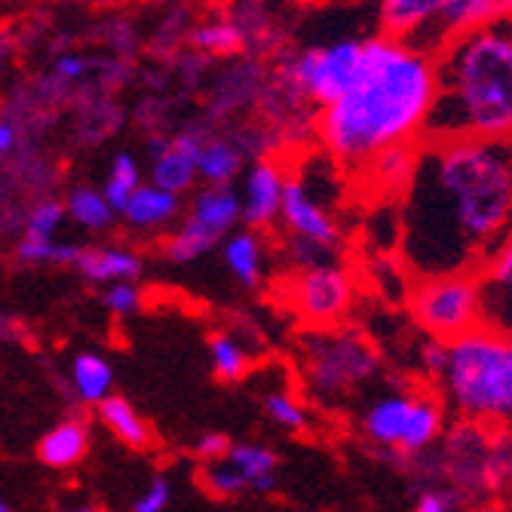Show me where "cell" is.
I'll return each instance as SVG.
<instances>
[{"label":"cell","mask_w":512,"mask_h":512,"mask_svg":"<svg viewBox=\"0 0 512 512\" xmlns=\"http://www.w3.org/2000/svg\"><path fill=\"white\" fill-rule=\"evenodd\" d=\"M512 237V142L421 145L399 203V255L414 279L479 276Z\"/></svg>","instance_id":"cell-1"},{"label":"cell","mask_w":512,"mask_h":512,"mask_svg":"<svg viewBox=\"0 0 512 512\" xmlns=\"http://www.w3.org/2000/svg\"><path fill=\"white\" fill-rule=\"evenodd\" d=\"M436 99V62L393 37H368L356 86L316 117L322 148L365 166L399 145H421Z\"/></svg>","instance_id":"cell-2"},{"label":"cell","mask_w":512,"mask_h":512,"mask_svg":"<svg viewBox=\"0 0 512 512\" xmlns=\"http://www.w3.org/2000/svg\"><path fill=\"white\" fill-rule=\"evenodd\" d=\"M436 62V99L421 145L512 142V19L448 43Z\"/></svg>","instance_id":"cell-3"},{"label":"cell","mask_w":512,"mask_h":512,"mask_svg":"<svg viewBox=\"0 0 512 512\" xmlns=\"http://www.w3.org/2000/svg\"><path fill=\"white\" fill-rule=\"evenodd\" d=\"M448 402L470 424H500L512 417V341L479 329L451 341L448 368L439 378Z\"/></svg>","instance_id":"cell-4"},{"label":"cell","mask_w":512,"mask_h":512,"mask_svg":"<svg viewBox=\"0 0 512 512\" xmlns=\"http://www.w3.org/2000/svg\"><path fill=\"white\" fill-rule=\"evenodd\" d=\"M301 378L310 396L338 402L378 375L381 359L362 335L350 329L307 332L301 338Z\"/></svg>","instance_id":"cell-5"},{"label":"cell","mask_w":512,"mask_h":512,"mask_svg":"<svg viewBox=\"0 0 512 512\" xmlns=\"http://www.w3.org/2000/svg\"><path fill=\"white\" fill-rule=\"evenodd\" d=\"M411 316L421 329L436 341H457L476 332L482 325L479 316V286L476 276H436L414 279L411 289Z\"/></svg>","instance_id":"cell-6"},{"label":"cell","mask_w":512,"mask_h":512,"mask_svg":"<svg viewBox=\"0 0 512 512\" xmlns=\"http://www.w3.org/2000/svg\"><path fill=\"white\" fill-rule=\"evenodd\" d=\"M365 59V40H338L329 46H313L286 65V80L292 92L313 99L319 108L341 102L356 86Z\"/></svg>","instance_id":"cell-7"},{"label":"cell","mask_w":512,"mask_h":512,"mask_svg":"<svg viewBox=\"0 0 512 512\" xmlns=\"http://www.w3.org/2000/svg\"><path fill=\"white\" fill-rule=\"evenodd\" d=\"M292 310L313 325V332L344 329V319L353 304V276L341 264H325L289 279Z\"/></svg>","instance_id":"cell-8"},{"label":"cell","mask_w":512,"mask_h":512,"mask_svg":"<svg viewBox=\"0 0 512 512\" xmlns=\"http://www.w3.org/2000/svg\"><path fill=\"white\" fill-rule=\"evenodd\" d=\"M482 329L512 341V237L476 276Z\"/></svg>","instance_id":"cell-9"},{"label":"cell","mask_w":512,"mask_h":512,"mask_svg":"<svg viewBox=\"0 0 512 512\" xmlns=\"http://www.w3.org/2000/svg\"><path fill=\"white\" fill-rule=\"evenodd\" d=\"M209 135L200 126H191L178 135H172V148L151 163V184L160 191H169L181 197L184 191H191L200 178V151L206 148Z\"/></svg>","instance_id":"cell-10"},{"label":"cell","mask_w":512,"mask_h":512,"mask_svg":"<svg viewBox=\"0 0 512 512\" xmlns=\"http://www.w3.org/2000/svg\"><path fill=\"white\" fill-rule=\"evenodd\" d=\"M286 175L276 163L258 160L243 181V224L249 230L267 227L276 218H283V197H286Z\"/></svg>","instance_id":"cell-11"},{"label":"cell","mask_w":512,"mask_h":512,"mask_svg":"<svg viewBox=\"0 0 512 512\" xmlns=\"http://www.w3.org/2000/svg\"><path fill=\"white\" fill-rule=\"evenodd\" d=\"M283 221L292 237H304V240H313L325 249H332L341 243V230L338 224L329 218V212H325L304 188V181L298 178H289L286 181V197H283Z\"/></svg>","instance_id":"cell-12"},{"label":"cell","mask_w":512,"mask_h":512,"mask_svg":"<svg viewBox=\"0 0 512 512\" xmlns=\"http://www.w3.org/2000/svg\"><path fill=\"white\" fill-rule=\"evenodd\" d=\"M414 408H417V396H408V393H387L378 402H371L362 417L365 439H371L381 448L399 451V445L411 427Z\"/></svg>","instance_id":"cell-13"},{"label":"cell","mask_w":512,"mask_h":512,"mask_svg":"<svg viewBox=\"0 0 512 512\" xmlns=\"http://www.w3.org/2000/svg\"><path fill=\"white\" fill-rule=\"evenodd\" d=\"M74 270L83 279H89V283L117 286V283H135L145 273V261L126 246H83Z\"/></svg>","instance_id":"cell-14"},{"label":"cell","mask_w":512,"mask_h":512,"mask_svg":"<svg viewBox=\"0 0 512 512\" xmlns=\"http://www.w3.org/2000/svg\"><path fill=\"white\" fill-rule=\"evenodd\" d=\"M188 218H194L218 240H227L230 234H237V224L243 221V197L234 188H203L194 194Z\"/></svg>","instance_id":"cell-15"},{"label":"cell","mask_w":512,"mask_h":512,"mask_svg":"<svg viewBox=\"0 0 512 512\" xmlns=\"http://www.w3.org/2000/svg\"><path fill=\"white\" fill-rule=\"evenodd\" d=\"M89 451V427L80 417H68V421L56 424L37 442V460L50 470H71L86 457Z\"/></svg>","instance_id":"cell-16"},{"label":"cell","mask_w":512,"mask_h":512,"mask_svg":"<svg viewBox=\"0 0 512 512\" xmlns=\"http://www.w3.org/2000/svg\"><path fill=\"white\" fill-rule=\"evenodd\" d=\"M71 390L86 405H102L114 396V368L99 353H77L71 362Z\"/></svg>","instance_id":"cell-17"},{"label":"cell","mask_w":512,"mask_h":512,"mask_svg":"<svg viewBox=\"0 0 512 512\" xmlns=\"http://www.w3.org/2000/svg\"><path fill=\"white\" fill-rule=\"evenodd\" d=\"M178 212H181V197L160 191L148 181L142 191H135V197L123 209V218L132 230H157V227L175 221Z\"/></svg>","instance_id":"cell-18"},{"label":"cell","mask_w":512,"mask_h":512,"mask_svg":"<svg viewBox=\"0 0 512 512\" xmlns=\"http://www.w3.org/2000/svg\"><path fill=\"white\" fill-rule=\"evenodd\" d=\"M442 0H387L381 4V31L384 37L408 43L417 31H424V25L439 13Z\"/></svg>","instance_id":"cell-19"},{"label":"cell","mask_w":512,"mask_h":512,"mask_svg":"<svg viewBox=\"0 0 512 512\" xmlns=\"http://www.w3.org/2000/svg\"><path fill=\"white\" fill-rule=\"evenodd\" d=\"M96 414H99V421H102L123 445H129V448H135V451L151 448L154 433H151V427L145 424V417L132 408L129 399H123V396L114 393L111 399H105V402L96 408Z\"/></svg>","instance_id":"cell-20"},{"label":"cell","mask_w":512,"mask_h":512,"mask_svg":"<svg viewBox=\"0 0 512 512\" xmlns=\"http://www.w3.org/2000/svg\"><path fill=\"white\" fill-rule=\"evenodd\" d=\"M417 151L421 145H399V148H390L384 154H378L371 163L362 166L365 178L375 184L378 191H405L408 181L414 175V166H417Z\"/></svg>","instance_id":"cell-21"},{"label":"cell","mask_w":512,"mask_h":512,"mask_svg":"<svg viewBox=\"0 0 512 512\" xmlns=\"http://www.w3.org/2000/svg\"><path fill=\"white\" fill-rule=\"evenodd\" d=\"M224 264L234 273L246 289H258L261 273H264V252H261V240L255 230L243 227L237 234H230L224 240Z\"/></svg>","instance_id":"cell-22"},{"label":"cell","mask_w":512,"mask_h":512,"mask_svg":"<svg viewBox=\"0 0 512 512\" xmlns=\"http://www.w3.org/2000/svg\"><path fill=\"white\" fill-rule=\"evenodd\" d=\"M197 166L206 188H230V181L243 169V151L234 142H224V138H209Z\"/></svg>","instance_id":"cell-23"},{"label":"cell","mask_w":512,"mask_h":512,"mask_svg":"<svg viewBox=\"0 0 512 512\" xmlns=\"http://www.w3.org/2000/svg\"><path fill=\"white\" fill-rule=\"evenodd\" d=\"M65 209L74 224L92 230V234H105L117 221V209L108 203V197L92 188H71L65 197Z\"/></svg>","instance_id":"cell-24"},{"label":"cell","mask_w":512,"mask_h":512,"mask_svg":"<svg viewBox=\"0 0 512 512\" xmlns=\"http://www.w3.org/2000/svg\"><path fill=\"white\" fill-rule=\"evenodd\" d=\"M188 43L203 56H234L246 50V34L234 19H212L191 28Z\"/></svg>","instance_id":"cell-25"},{"label":"cell","mask_w":512,"mask_h":512,"mask_svg":"<svg viewBox=\"0 0 512 512\" xmlns=\"http://www.w3.org/2000/svg\"><path fill=\"white\" fill-rule=\"evenodd\" d=\"M442 436V405L433 396H417V408L411 417V427L399 445V457H414L427 451Z\"/></svg>","instance_id":"cell-26"},{"label":"cell","mask_w":512,"mask_h":512,"mask_svg":"<svg viewBox=\"0 0 512 512\" xmlns=\"http://www.w3.org/2000/svg\"><path fill=\"white\" fill-rule=\"evenodd\" d=\"M221 240L215 234H209L206 227H200L194 218L184 215V221L172 230L163 243V255L172 261V264H191L203 255H209Z\"/></svg>","instance_id":"cell-27"},{"label":"cell","mask_w":512,"mask_h":512,"mask_svg":"<svg viewBox=\"0 0 512 512\" xmlns=\"http://www.w3.org/2000/svg\"><path fill=\"white\" fill-rule=\"evenodd\" d=\"M234 467L249 479V485H252V491H258V494H267V491H273V485H276V454L270 451V448H264V445H252V442H240V445H234V451H230V457H227Z\"/></svg>","instance_id":"cell-28"},{"label":"cell","mask_w":512,"mask_h":512,"mask_svg":"<svg viewBox=\"0 0 512 512\" xmlns=\"http://www.w3.org/2000/svg\"><path fill=\"white\" fill-rule=\"evenodd\" d=\"M145 181H142V166H138V160L132 154H117L111 160V172H108V181L102 194L108 197V203L123 215V209L129 206V200L135 197V191H142Z\"/></svg>","instance_id":"cell-29"},{"label":"cell","mask_w":512,"mask_h":512,"mask_svg":"<svg viewBox=\"0 0 512 512\" xmlns=\"http://www.w3.org/2000/svg\"><path fill=\"white\" fill-rule=\"evenodd\" d=\"M209 359H212V371L227 384L243 381L249 375V365H252L246 347L224 332L209 335Z\"/></svg>","instance_id":"cell-30"},{"label":"cell","mask_w":512,"mask_h":512,"mask_svg":"<svg viewBox=\"0 0 512 512\" xmlns=\"http://www.w3.org/2000/svg\"><path fill=\"white\" fill-rule=\"evenodd\" d=\"M83 246L77 243H62V240H34V237H19L16 243V261L22 264H59V267H77Z\"/></svg>","instance_id":"cell-31"},{"label":"cell","mask_w":512,"mask_h":512,"mask_svg":"<svg viewBox=\"0 0 512 512\" xmlns=\"http://www.w3.org/2000/svg\"><path fill=\"white\" fill-rule=\"evenodd\" d=\"M65 218H68L65 203L50 200V197H46V200H37V203L28 209L25 221H22V237L56 240V234H59V227L65 224Z\"/></svg>","instance_id":"cell-32"},{"label":"cell","mask_w":512,"mask_h":512,"mask_svg":"<svg viewBox=\"0 0 512 512\" xmlns=\"http://www.w3.org/2000/svg\"><path fill=\"white\" fill-rule=\"evenodd\" d=\"M200 482L209 494L215 497H237L243 491H249V479L234 467L230 460H221V463H203L200 470Z\"/></svg>","instance_id":"cell-33"},{"label":"cell","mask_w":512,"mask_h":512,"mask_svg":"<svg viewBox=\"0 0 512 512\" xmlns=\"http://www.w3.org/2000/svg\"><path fill=\"white\" fill-rule=\"evenodd\" d=\"M264 411L270 421L279 424L283 430H292V433L307 430V408L292 393H270L264 399Z\"/></svg>","instance_id":"cell-34"},{"label":"cell","mask_w":512,"mask_h":512,"mask_svg":"<svg viewBox=\"0 0 512 512\" xmlns=\"http://www.w3.org/2000/svg\"><path fill=\"white\" fill-rule=\"evenodd\" d=\"M289 264L295 267V273L325 267V264H332V249H325V246L304 240V237H292L289 240Z\"/></svg>","instance_id":"cell-35"},{"label":"cell","mask_w":512,"mask_h":512,"mask_svg":"<svg viewBox=\"0 0 512 512\" xmlns=\"http://www.w3.org/2000/svg\"><path fill=\"white\" fill-rule=\"evenodd\" d=\"M102 304L108 307V313L114 316H129L142 307V289L135 283H117V286H108L105 295H102Z\"/></svg>","instance_id":"cell-36"},{"label":"cell","mask_w":512,"mask_h":512,"mask_svg":"<svg viewBox=\"0 0 512 512\" xmlns=\"http://www.w3.org/2000/svg\"><path fill=\"white\" fill-rule=\"evenodd\" d=\"M172 503V482L166 476H157L142 494L135 497L132 512H166Z\"/></svg>","instance_id":"cell-37"},{"label":"cell","mask_w":512,"mask_h":512,"mask_svg":"<svg viewBox=\"0 0 512 512\" xmlns=\"http://www.w3.org/2000/svg\"><path fill=\"white\" fill-rule=\"evenodd\" d=\"M230 451H234V442H230L224 433H203L194 445V454L203 463H221L230 457Z\"/></svg>","instance_id":"cell-38"},{"label":"cell","mask_w":512,"mask_h":512,"mask_svg":"<svg viewBox=\"0 0 512 512\" xmlns=\"http://www.w3.org/2000/svg\"><path fill=\"white\" fill-rule=\"evenodd\" d=\"M86 74H89V59H83V56H77V53H62V56L53 62V80H59L62 86L80 83Z\"/></svg>","instance_id":"cell-39"},{"label":"cell","mask_w":512,"mask_h":512,"mask_svg":"<svg viewBox=\"0 0 512 512\" xmlns=\"http://www.w3.org/2000/svg\"><path fill=\"white\" fill-rule=\"evenodd\" d=\"M457 509V491L451 488H427L414 503V512H454Z\"/></svg>","instance_id":"cell-40"},{"label":"cell","mask_w":512,"mask_h":512,"mask_svg":"<svg viewBox=\"0 0 512 512\" xmlns=\"http://www.w3.org/2000/svg\"><path fill=\"white\" fill-rule=\"evenodd\" d=\"M448 353H451V344L448 341H436V338H427L424 350H421V362L424 368L430 371L433 378H442L445 368H448Z\"/></svg>","instance_id":"cell-41"},{"label":"cell","mask_w":512,"mask_h":512,"mask_svg":"<svg viewBox=\"0 0 512 512\" xmlns=\"http://www.w3.org/2000/svg\"><path fill=\"white\" fill-rule=\"evenodd\" d=\"M19 148V132H16V120L7 114L4 120H0V154H4V160L7 157H13V151Z\"/></svg>","instance_id":"cell-42"},{"label":"cell","mask_w":512,"mask_h":512,"mask_svg":"<svg viewBox=\"0 0 512 512\" xmlns=\"http://www.w3.org/2000/svg\"><path fill=\"white\" fill-rule=\"evenodd\" d=\"M0 332H4V341H16L19 335H25V325L16 322L10 313H4V319H0ZM22 341V338H19Z\"/></svg>","instance_id":"cell-43"},{"label":"cell","mask_w":512,"mask_h":512,"mask_svg":"<svg viewBox=\"0 0 512 512\" xmlns=\"http://www.w3.org/2000/svg\"><path fill=\"white\" fill-rule=\"evenodd\" d=\"M62 512H99L96 506H89V503H80V506H68V509H62Z\"/></svg>","instance_id":"cell-44"},{"label":"cell","mask_w":512,"mask_h":512,"mask_svg":"<svg viewBox=\"0 0 512 512\" xmlns=\"http://www.w3.org/2000/svg\"><path fill=\"white\" fill-rule=\"evenodd\" d=\"M0 512H16V509H13V506H10V503L4 500V503H0Z\"/></svg>","instance_id":"cell-45"}]
</instances>
